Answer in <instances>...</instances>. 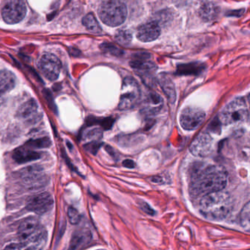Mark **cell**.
<instances>
[{"label":"cell","mask_w":250,"mask_h":250,"mask_svg":"<svg viewBox=\"0 0 250 250\" xmlns=\"http://www.w3.org/2000/svg\"><path fill=\"white\" fill-rule=\"evenodd\" d=\"M228 183V175L222 167L210 165L200 171L191 181V191L194 196L205 195L223 190Z\"/></svg>","instance_id":"1"},{"label":"cell","mask_w":250,"mask_h":250,"mask_svg":"<svg viewBox=\"0 0 250 250\" xmlns=\"http://www.w3.org/2000/svg\"><path fill=\"white\" fill-rule=\"evenodd\" d=\"M200 213L206 219L221 221L227 218L232 208L230 195L226 191H213L202 197L199 205Z\"/></svg>","instance_id":"2"},{"label":"cell","mask_w":250,"mask_h":250,"mask_svg":"<svg viewBox=\"0 0 250 250\" xmlns=\"http://www.w3.org/2000/svg\"><path fill=\"white\" fill-rule=\"evenodd\" d=\"M18 236L23 248L42 249L47 240V232L34 217L21 221L19 226Z\"/></svg>","instance_id":"3"},{"label":"cell","mask_w":250,"mask_h":250,"mask_svg":"<svg viewBox=\"0 0 250 250\" xmlns=\"http://www.w3.org/2000/svg\"><path fill=\"white\" fill-rule=\"evenodd\" d=\"M98 13L102 22L109 27H118L125 21L127 8L121 1L109 0L100 5Z\"/></svg>","instance_id":"4"},{"label":"cell","mask_w":250,"mask_h":250,"mask_svg":"<svg viewBox=\"0 0 250 250\" xmlns=\"http://www.w3.org/2000/svg\"><path fill=\"white\" fill-rule=\"evenodd\" d=\"M248 108L243 98H238L225 106L219 115V121L223 125H232L247 121Z\"/></svg>","instance_id":"5"},{"label":"cell","mask_w":250,"mask_h":250,"mask_svg":"<svg viewBox=\"0 0 250 250\" xmlns=\"http://www.w3.org/2000/svg\"><path fill=\"white\" fill-rule=\"evenodd\" d=\"M141 90L138 83L131 77H126L123 83L118 108L121 110L134 109L140 103Z\"/></svg>","instance_id":"6"},{"label":"cell","mask_w":250,"mask_h":250,"mask_svg":"<svg viewBox=\"0 0 250 250\" xmlns=\"http://www.w3.org/2000/svg\"><path fill=\"white\" fill-rule=\"evenodd\" d=\"M19 175L23 185L29 189H39L45 187L48 182L44 170L39 165H32L24 168L20 171Z\"/></svg>","instance_id":"7"},{"label":"cell","mask_w":250,"mask_h":250,"mask_svg":"<svg viewBox=\"0 0 250 250\" xmlns=\"http://www.w3.org/2000/svg\"><path fill=\"white\" fill-rule=\"evenodd\" d=\"M27 7L24 0H9L2 8V17L9 24H15L24 20Z\"/></svg>","instance_id":"8"},{"label":"cell","mask_w":250,"mask_h":250,"mask_svg":"<svg viewBox=\"0 0 250 250\" xmlns=\"http://www.w3.org/2000/svg\"><path fill=\"white\" fill-rule=\"evenodd\" d=\"M54 200L49 192L43 191L30 196L26 202V207L30 211L43 215L52 210Z\"/></svg>","instance_id":"9"},{"label":"cell","mask_w":250,"mask_h":250,"mask_svg":"<svg viewBox=\"0 0 250 250\" xmlns=\"http://www.w3.org/2000/svg\"><path fill=\"white\" fill-rule=\"evenodd\" d=\"M206 118V113L200 108L188 106L181 112L180 124L184 129L193 131L203 124Z\"/></svg>","instance_id":"10"},{"label":"cell","mask_w":250,"mask_h":250,"mask_svg":"<svg viewBox=\"0 0 250 250\" xmlns=\"http://www.w3.org/2000/svg\"><path fill=\"white\" fill-rule=\"evenodd\" d=\"M39 68L47 80L55 81L58 80L61 73V61L52 54H46L41 58Z\"/></svg>","instance_id":"11"},{"label":"cell","mask_w":250,"mask_h":250,"mask_svg":"<svg viewBox=\"0 0 250 250\" xmlns=\"http://www.w3.org/2000/svg\"><path fill=\"white\" fill-rule=\"evenodd\" d=\"M213 146V138L209 133L201 132L190 145V151L194 156L206 157L210 154Z\"/></svg>","instance_id":"12"},{"label":"cell","mask_w":250,"mask_h":250,"mask_svg":"<svg viewBox=\"0 0 250 250\" xmlns=\"http://www.w3.org/2000/svg\"><path fill=\"white\" fill-rule=\"evenodd\" d=\"M18 117L26 124H35L42 119L39 106L36 101L31 99L23 104L18 110Z\"/></svg>","instance_id":"13"},{"label":"cell","mask_w":250,"mask_h":250,"mask_svg":"<svg viewBox=\"0 0 250 250\" xmlns=\"http://www.w3.org/2000/svg\"><path fill=\"white\" fill-rule=\"evenodd\" d=\"M160 34V26L156 21H151L140 26L137 32V39L146 43L156 40Z\"/></svg>","instance_id":"14"},{"label":"cell","mask_w":250,"mask_h":250,"mask_svg":"<svg viewBox=\"0 0 250 250\" xmlns=\"http://www.w3.org/2000/svg\"><path fill=\"white\" fill-rule=\"evenodd\" d=\"M41 154L30 146L25 145L18 147L13 153V159L17 163L23 164L40 159Z\"/></svg>","instance_id":"15"},{"label":"cell","mask_w":250,"mask_h":250,"mask_svg":"<svg viewBox=\"0 0 250 250\" xmlns=\"http://www.w3.org/2000/svg\"><path fill=\"white\" fill-rule=\"evenodd\" d=\"M92 240V234L87 228H82L73 234L69 248L73 250L85 248Z\"/></svg>","instance_id":"16"},{"label":"cell","mask_w":250,"mask_h":250,"mask_svg":"<svg viewBox=\"0 0 250 250\" xmlns=\"http://www.w3.org/2000/svg\"><path fill=\"white\" fill-rule=\"evenodd\" d=\"M163 106V101L157 93H150L146 98L143 106V112L148 115L156 114L161 110Z\"/></svg>","instance_id":"17"},{"label":"cell","mask_w":250,"mask_h":250,"mask_svg":"<svg viewBox=\"0 0 250 250\" xmlns=\"http://www.w3.org/2000/svg\"><path fill=\"white\" fill-rule=\"evenodd\" d=\"M16 83V77L11 71H0V95L5 94L13 90Z\"/></svg>","instance_id":"18"},{"label":"cell","mask_w":250,"mask_h":250,"mask_svg":"<svg viewBox=\"0 0 250 250\" xmlns=\"http://www.w3.org/2000/svg\"><path fill=\"white\" fill-rule=\"evenodd\" d=\"M159 81L168 100L170 103L173 104L176 99V93H175V86H174L172 80L167 76L162 74L159 77Z\"/></svg>","instance_id":"19"},{"label":"cell","mask_w":250,"mask_h":250,"mask_svg":"<svg viewBox=\"0 0 250 250\" xmlns=\"http://www.w3.org/2000/svg\"><path fill=\"white\" fill-rule=\"evenodd\" d=\"M219 14L217 7L212 2H204L200 7V15L206 21L215 20Z\"/></svg>","instance_id":"20"},{"label":"cell","mask_w":250,"mask_h":250,"mask_svg":"<svg viewBox=\"0 0 250 250\" xmlns=\"http://www.w3.org/2000/svg\"><path fill=\"white\" fill-rule=\"evenodd\" d=\"M204 66L203 64L199 62H192V63L184 64L178 66L177 74L181 75H188V74H198L202 72Z\"/></svg>","instance_id":"21"},{"label":"cell","mask_w":250,"mask_h":250,"mask_svg":"<svg viewBox=\"0 0 250 250\" xmlns=\"http://www.w3.org/2000/svg\"><path fill=\"white\" fill-rule=\"evenodd\" d=\"M130 65L134 69L142 72H151L156 68L155 64L147 60H134L130 62Z\"/></svg>","instance_id":"22"},{"label":"cell","mask_w":250,"mask_h":250,"mask_svg":"<svg viewBox=\"0 0 250 250\" xmlns=\"http://www.w3.org/2000/svg\"><path fill=\"white\" fill-rule=\"evenodd\" d=\"M83 24L87 30L93 33H102V28L93 14H88L83 18Z\"/></svg>","instance_id":"23"},{"label":"cell","mask_w":250,"mask_h":250,"mask_svg":"<svg viewBox=\"0 0 250 250\" xmlns=\"http://www.w3.org/2000/svg\"><path fill=\"white\" fill-rule=\"evenodd\" d=\"M250 203H247L245 206L243 208L241 211L240 212L239 217H238V220H239L240 225L245 228V229H249L250 228Z\"/></svg>","instance_id":"24"},{"label":"cell","mask_w":250,"mask_h":250,"mask_svg":"<svg viewBox=\"0 0 250 250\" xmlns=\"http://www.w3.org/2000/svg\"><path fill=\"white\" fill-rule=\"evenodd\" d=\"M115 40L119 44L126 46L131 43V40H132V34L129 30H119L115 34Z\"/></svg>","instance_id":"25"},{"label":"cell","mask_w":250,"mask_h":250,"mask_svg":"<svg viewBox=\"0 0 250 250\" xmlns=\"http://www.w3.org/2000/svg\"><path fill=\"white\" fill-rule=\"evenodd\" d=\"M101 49L105 53L110 54L113 56L121 57L124 55V52L118 46H115L112 43H104L100 46Z\"/></svg>","instance_id":"26"},{"label":"cell","mask_w":250,"mask_h":250,"mask_svg":"<svg viewBox=\"0 0 250 250\" xmlns=\"http://www.w3.org/2000/svg\"><path fill=\"white\" fill-rule=\"evenodd\" d=\"M27 145L34 149L45 148L50 146L51 142L49 138H40L30 140Z\"/></svg>","instance_id":"27"},{"label":"cell","mask_w":250,"mask_h":250,"mask_svg":"<svg viewBox=\"0 0 250 250\" xmlns=\"http://www.w3.org/2000/svg\"><path fill=\"white\" fill-rule=\"evenodd\" d=\"M68 216L70 222H71L72 225H77V224L80 223V220H81L80 213H79L77 209L73 207H70L69 208H68Z\"/></svg>","instance_id":"28"},{"label":"cell","mask_w":250,"mask_h":250,"mask_svg":"<svg viewBox=\"0 0 250 250\" xmlns=\"http://www.w3.org/2000/svg\"><path fill=\"white\" fill-rule=\"evenodd\" d=\"M140 208H141V209L143 211L146 212V213H147L148 215H151V216H153L155 213L154 210L150 208V206H149L147 203H145V202H143V203H140Z\"/></svg>","instance_id":"29"},{"label":"cell","mask_w":250,"mask_h":250,"mask_svg":"<svg viewBox=\"0 0 250 250\" xmlns=\"http://www.w3.org/2000/svg\"><path fill=\"white\" fill-rule=\"evenodd\" d=\"M99 143H96V142H93V143L88 144L87 146V149L88 151L91 152V153H95V151H97L99 149Z\"/></svg>","instance_id":"30"},{"label":"cell","mask_w":250,"mask_h":250,"mask_svg":"<svg viewBox=\"0 0 250 250\" xmlns=\"http://www.w3.org/2000/svg\"><path fill=\"white\" fill-rule=\"evenodd\" d=\"M244 9L235 10V11H229L228 12V16L229 17H240L244 14Z\"/></svg>","instance_id":"31"},{"label":"cell","mask_w":250,"mask_h":250,"mask_svg":"<svg viewBox=\"0 0 250 250\" xmlns=\"http://www.w3.org/2000/svg\"><path fill=\"white\" fill-rule=\"evenodd\" d=\"M123 165L125 167L129 168V169L135 167V163H134V161L131 160V159L124 160V162H123Z\"/></svg>","instance_id":"32"},{"label":"cell","mask_w":250,"mask_h":250,"mask_svg":"<svg viewBox=\"0 0 250 250\" xmlns=\"http://www.w3.org/2000/svg\"><path fill=\"white\" fill-rule=\"evenodd\" d=\"M5 249H9V250H20V249H24L23 248V246L21 245V244H10L9 246L6 247Z\"/></svg>","instance_id":"33"}]
</instances>
